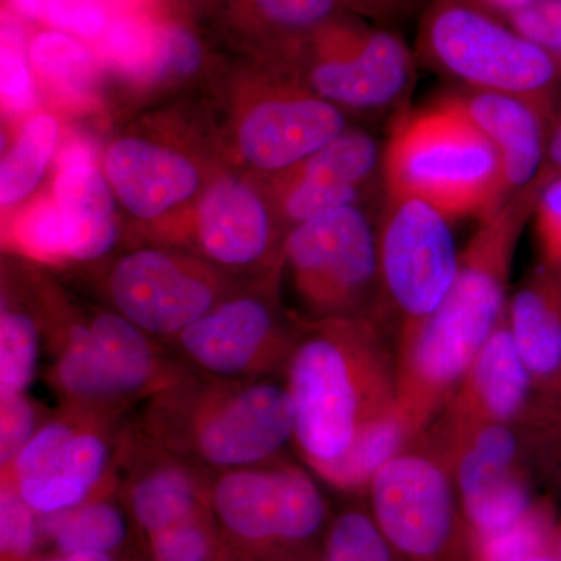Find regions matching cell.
I'll return each instance as SVG.
<instances>
[{"label": "cell", "instance_id": "cell-50", "mask_svg": "<svg viewBox=\"0 0 561 561\" xmlns=\"http://www.w3.org/2000/svg\"><path fill=\"white\" fill-rule=\"evenodd\" d=\"M560 459H559V468H560V478H561V445H560Z\"/></svg>", "mask_w": 561, "mask_h": 561}, {"label": "cell", "instance_id": "cell-26", "mask_svg": "<svg viewBox=\"0 0 561 561\" xmlns=\"http://www.w3.org/2000/svg\"><path fill=\"white\" fill-rule=\"evenodd\" d=\"M39 530L62 556L111 553L127 538V519L113 501L99 494L69 511L39 516Z\"/></svg>", "mask_w": 561, "mask_h": 561}, {"label": "cell", "instance_id": "cell-38", "mask_svg": "<svg viewBox=\"0 0 561 561\" xmlns=\"http://www.w3.org/2000/svg\"><path fill=\"white\" fill-rule=\"evenodd\" d=\"M511 27L540 46L561 66V0H535L508 14Z\"/></svg>", "mask_w": 561, "mask_h": 561}, {"label": "cell", "instance_id": "cell-51", "mask_svg": "<svg viewBox=\"0 0 561 561\" xmlns=\"http://www.w3.org/2000/svg\"><path fill=\"white\" fill-rule=\"evenodd\" d=\"M557 110H560V111H561V92H560L559 105H557Z\"/></svg>", "mask_w": 561, "mask_h": 561}, {"label": "cell", "instance_id": "cell-11", "mask_svg": "<svg viewBox=\"0 0 561 561\" xmlns=\"http://www.w3.org/2000/svg\"><path fill=\"white\" fill-rule=\"evenodd\" d=\"M108 421L69 408L41 424L13 463L2 471V479H10L39 516L66 512L99 496L113 461L106 434Z\"/></svg>", "mask_w": 561, "mask_h": 561}, {"label": "cell", "instance_id": "cell-9", "mask_svg": "<svg viewBox=\"0 0 561 561\" xmlns=\"http://www.w3.org/2000/svg\"><path fill=\"white\" fill-rule=\"evenodd\" d=\"M209 507L232 540L256 551L306 549L330 524L316 476L279 459L219 472Z\"/></svg>", "mask_w": 561, "mask_h": 561}, {"label": "cell", "instance_id": "cell-31", "mask_svg": "<svg viewBox=\"0 0 561 561\" xmlns=\"http://www.w3.org/2000/svg\"><path fill=\"white\" fill-rule=\"evenodd\" d=\"M320 561H401L368 507H348L328 524Z\"/></svg>", "mask_w": 561, "mask_h": 561}, {"label": "cell", "instance_id": "cell-10", "mask_svg": "<svg viewBox=\"0 0 561 561\" xmlns=\"http://www.w3.org/2000/svg\"><path fill=\"white\" fill-rule=\"evenodd\" d=\"M427 437L448 457L471 549L523 523L540 507L527 467L534 432L489 423L446 440Z\"/></svg>", "mask_w": 561, "mask_h": 561}, {"label": "cell", "instance_id": "cell-45", "mask_svg": "<svg viewBox=\"0 0 561 561\" xmlns=\"http://www.w3.org/2000/svg\"><path fill=\"white\" fill-rule=\"evenodd\" d=\"M561 179V111L553 114L546 144L545 164L538 176L537 186L545 190L552 181Z\"/></svg>", "mask_w": 561, "mask_h": 561}, {"label": "cell", "instance_id": "cell-5", "mask_svg": "<svg viewBox=\"0 0 561 561\" xmlns=\"http://www.w3.org/2000/svg\"><path fill=\"white\" fill-rule=\"evenodd\" d=\"M420 50L432 68L467 90L516 95L557 111L559 61L470 0H431Z\"/></svg>", "mask_w": 561, "mask_h": 561}, {"label": "cell", "instance_id": "cell-2", "mask_svg": "<svg viewBox=\"0 0 561 561\" xmlns=\"http://www.w3.org/2000/svg\"><path fill=\"white\" fill-rule=\"evenodd\" d=\"M295 445L309 470L341 459L400 405L397 341L375 319L298 321L286 365Z\"/></svg>", "mask_w": 561, "mask_h": 561}, {"label": "cell", "instance_id": "cell-36", "mask_svg": "<svg viewBox=\"0 0 561 561\" xmlns=\"http://www.w3.org/2000/svg\"><path fill=\"white\" fill-rule=\"evenodd\" d=\"M0 91L11 111H27L35 102V91L22 47L21 33L13 22H3L0 47Z\"/></svg>", "mask_w": 561, "mask_h": 561}, {"label": "cell", "instance_id": "cell-14", "mask_svg": "<svg viewBox=\"0 0 561 561\" xmlns=\"http://www.w3.org/2000/svg\"><path fill=\"white\" fill-rule=\"evenodd\" d=\"M560 421L561 411L542 398L524 365L505 313L426 432L446 440L481 424L500 423L537 434L552 430Z\"/></svg>", "mask_w": 561, "mask_h": 561}, {"label": "cell", "instance_id": "cell-8", "mask_svg": "<svg viewBox=\"0 0 561 561\" xmlns=\"http://www.w3.org/2000/svg\"><path fill=\"white\" fill-rule=\"evenodd\" d=\"M381 323L398 343L437 311L460 267L448 217L430 203L383 191L376 221Z\"/></svg>", "mask_w": 561, "mask_h": 561}, {"label": "cell", "instance_id": "cell-3", "mask_svg": "<svg viewBox=\"0 0 561 561\" xmlns=\"http://www.w3.org/2000/svg\"><path fill=\"white\" fill-rule=\"evenodd\" d=\"M149 400L140 437L202 471L268 463L295 443L289 390L271 378L210 381L190 373Z\"/></svg>", "mask_w": 561, "mask_h": 561}, {"label": "cell", "instance_id": "cell-24", "mask_svg": "<svg viewBox=\"0 0 561 561\" xmlns=\"http://www.w3.org/2000/svg\"><path fill=\"white\" fill-rule=\"evenodd\" d=\"M50 376L70 409L111 419L130 404L111 376L90 323L73 321L62 331Z\"/></svg>", "mask_w": 561, "mask_h": 561}, {"label": "cell", "instance_id": "cell-27", "mask_svg": "<svg viewBox=\"0 0 561 561\" xmlns=\"http://www.w3.org/2000/svg\"><path fill=\"white\" fill-rule=\"evenodd\" d=\"M294 169L308 179L376 190L378 175L383 176V147L370 133L345 130Z\"/></svg>", "mask_w": 561, "mask_h": 561}, {"label": "cell", "instance_id": "cell-13", "mask_svg": "<svg viewBox=\"0 0 561 561\" xmlns=\"http://www.w3.org/2000/svg\"><path fill=\"white\" fill-rule=\"evenodd\" d=\"M306 80L312 94L337 108L397 119L408 111L415 58L390 27L353 28L321 44Z\"/></svg>", "mask_w": 561, "mask_h": 561}, {"label": "cell", "instance_id": "cell-6", "mask_svg": "<svg viewBox=\"0 0 561 561\" xmlns=\"http://www.w3.org/2000/svg\"><path fill=\"white\" fill-rule=\"evenodd\" d=\"M280 262L300 302L297 321H381L382 291L376 225L360 205L291 227Z\"/></svg>", "mask_w": 561, "mask_h": 561}, {"label": "cell", "instance_id": "cell-17", "mask_svg": "<svg viewBox=\"0 0 561 561\" xmlns=\"http://www.w3.org/2000/svg\"><path fill=\"white\" fill-rule=\"evenodd\" d=\"M446 98L496 149L507 201L537 186L556 111L501 92L465 90Z\"/></svg>", "mask_w": 561, "mask_h": 561}, {"label": "cell", "instance_id": "cell-35", "mask_svg": "<svg viewBox=\"0 0 561 561\" xmlns=\"http://www.w3.org/2000/svg\"><path fill=\"white\" fill-rule=\"evenodd\" d=\"M22 249L43 261H68L65 221L57 203L46 202L25 214L18 227Z\"/></svg>", "mask_w": 561, "mask_h": 561}, {"label": "cell", "instance_id": "cell-7", "mask_svg": "<svg viewBox=\"0 0 561 561\" xmlns=\"http://www.w3.org/2000/svg\"><path fill=\"white\" fill-rule=\"evenodd\" d=\"M365 494L401 561L470 560V531L448 457L426 434L383 465Z\"/></svg>", "mask_w": 561, "mask_h": 561}, {"label": "cell", "instance_id": "cell-32", "mask_svg": "<svg viewBox=\"0 0 561 561\" xmlns=\"http://www.w3.org/2000/svg\"><path fill=\"white\" fill-rule=\"evenodd\" d=\"M373 191L376 190L342 186V184L308 179L294 171L287 180L286 190L280 197V206H283L284 216L295 227L302 221L316 219L321 214L345 208V206L360 205L362 198L370 197Z\"/></svg>", "mask_w": 561, "mask_h": 561}, {"label": "cell", "instance_id": "cell-20", "mask_svg": "<svg viewBox=\"0 0 561 561\" xmlns=\"http://www.w3.org/2000/svg\"><path fill=\"white\" fill-rule=\"evenodd\" d=\"M55 203L65 221L68 261H98L119 238L114 192L84 144L66 147L54 186Z\"/></svg>", "mask_w": 561, "mask_h": 561}, {"label": "cell", "instance_id": "cell-29", "mask_svg": "<svg viewBox=\"0 0 561 561\" xmlns=\"http://www.w3.org/2000/svg\"><path fill=\"white\" fill-rule=\"evenodd\" d=\"M31 61L51 87L73 99H83L94 87V60L80 41L62 32H43L32 41Z\"/></svg>", "mask_w": 561, "mask_h": 561}, {"label": "cell", "instance_id": "cell-44", "mask_svg": "<svg viewBox=\"0 0 561 561\" xmlns=\"http://www.w3.org/2000/svg\"><path fill=\"white\" fill-rule=\"evenodd\" d=\"M368 16L381 22L383 27H391L398 22L409 20L416 11L427 9L431 0H353Z\"/></svg>", "mask_w": 561, "mask_h": 561}, {"label": "cell", "instance_id": "cell-19", "mask_svg": "<svg viewBox=\"0 0 561 561\" xmlns=\"http://www.w3.org/2000/svg\"><path fill=\"white\" fill-rule=\"evenodd\" d=\"M507 324L535 386L561 411V271L541 264L508 298Z\"/></svg>", "mask_w": 561, "mask_h": 561}, {"label": "cell", "instance_id": "cell-43", "mask_svg": "<svg viewBox=\"0 0 561 561\" xmlns=\"http://www.w3.org/2000/svg\"><path fill=\"white\" fill-rule=\"evenodd\" d=\"M110 49L116 60L127 68L139 69L151 58L146 33L133 24L114 25L110 33Z\"/></svg>", "mask_w": 561, "mask_h": 561}, {"label": "cell", "instance_id": "cell-49", "mask_svg": "<svg viewBox=\"0 0 561 561\" xmlns=\"http://www.w3.org/2000/svg\"><path fill=\"white\" fill-rule=\"evenodd\" d=\"M557 560L561 561V534L559 537V540H557V553H556Z\"/></svg>", "mask_w": 561, "mask_h": 561}, {"label": "cell", "instance_id": "cell-48", "mask_svg": "<svg viewBox=\"0 0 561 561\" xmlns=\"http://www.w3.org/2000/svg\"><path fill=\"white\" fill-rule=\"evenodd\" d=\"M496 561H559L557 557L549 556L548 552L538 553V556L518 557V559H505Z\"/></svg>", "mask_w": 561, "mask_h": 561}, {"label": "cell", "instance_id": "cell-4", "mask_svg": "<svg viewBox=\"0 0 561 561\" xmlns=\"http://www.w3.org/2000/svg\"><path fill=\"white\" fill-rule=\"evenodd\" d=\"M383 186L430 203L449 220L485 217L507 201L496 149L446 95L394 119L383 146Z\"/></svg>", "mask_w": 561, "mask_h": 561}, {"label": "cell", "instance_id": "cell-28", "mask_svg": "<svg viewBox=\"0 0 561 561\" xmlns=\"http://www.w3.org/2000/svg\"><path fill=\"white\" fill-rule=\"evenodd\" d=\"M58 133L57 121L49 114H38L25 124L0 164L2 206L18 205L36 190L54 157Z\"/></svg>", "mask_w": 561, "mask_h": 561}, {"label": "cell", "instance_id": "cell-1", "mask_svg": "<svg viewBox=\"0 0 561 561\" xmlns=\"http://www.w3.org/2000/svg\"><path fill=\"white\" fill-rule=\"evenodd\" d=\"M540 194L530 187L482 217L445 300L398 343V397L420 434L440 415L507 313L513 253Z\"/></svg>", "mask_w": 561, "mask_h": 561}, {"label": "cell", "instance_id": "cell-21", "mask_svg": "<svg viewBox=\"0 0 561 561\" xmlns=\"http://www.w3.org/2000/svg\"><path fill=\"white\" fill-rule=\"evenodd\" d=\"M197 238L205 256L228 268L253 267L271 254L273 228L264 202L231 179L209 187L198 208Z\"/></svg>", "mask_w": 561, "mask_h": 561}, {"label": "cell", "instance_id": "cell-12", "mask_svg": "<svg viewBox=\"0 0 561 561\" xmlns=\"http://www.w3.org/2000/svg\"><path fill=\"white\" fill-rule=\"evenodd\" d=\"M298 321L287 327L261 295L219 301L173 343L179 364L210 381H253L284 370Z\"/></svg>", "mask_w": 561, "mask_h": 561}, {"label": "cell", "instance_id": "cell-34", "mask_svg": "<svg viewBox=\"0 0 561 561\" xmlns=\"http://www.w3.org/2000/svg\"><path fill=\"white\" fill-rule=\"evenodd\" d=\"M208 513L184 519L149 535L153 559L158 561H213L217 541L206 519Z\"/></svg>", "mask_w": 561, "mask_h": 561}, {"label": "cell", "instance_id": "cell-30", "mask_svg": "<svg viewBox=\"0 0 561 561\" xmlns=\"http://www.w3.org/2000/svg\"><path fill=\"white\" fill-rule=\"evenodd\" d=\"M43 334L21 309L3 306L0 313V394L27 393L38 373Z\"/></svg>", "mask_w": 561, "mask_h": 561}, {"label": "cell", "instance_id": "cell-47", "mask_svg": "<svg viewBox=\"0 0 561 561\" xmlns=\"http://www.w3.org/2000/svg\"><path fill=\"white\" fill-rule=\"evenodd\" d=\"M41 561H114L111 553L106 552H80V553H68V556L50 557V559Z\"/></svg>", "mask_w": 561, "mask_h": 561}, {"label": "cell", "instance_id": "cell-22", "mask_svg": "<svg viewBox=\"0 0 561 561\" xmlns=\"http://www.w3.org/2000/svg\"><path fill=\"white\" fill-rule=\"evenodd\" d=\"M140 443L146 451L128 474L127 502L147 537L210 512L205 471L144 437Z\"/></svg>", "mask_w": 561, "mask_h": 561}, {"label": "cell", "instance_id": "cell-18", "mask_svg": "<svg viewBox=\"0 0 561 561\" xmlns=\"http://www.w3.org/2000/svg\"><path fill=\"white\" fill-rule=\"evenodd\" d=\"M105 176L122 206L142 220L157 219L186 202L201 186V175L191 160L139 138L111 144Z\"/></svg>", "mask_w": 561, "mask_h": 561}, {"label": "cell", "instance_id": "cell-23", "mask_svg": "<svg viewBox=\"0 0 561 561\" xmlns=\"http://www.w3.org/2000/svg\"><path fill=\"white\" fill-rule=\"evenodd\" d=\"M88 323L111 376L128 402L149 400L190 375L179 362L165 359L154 339L121 313H98Z\"/></svg>", "mask_w": 561, "mask_h": 561}, {"label": "cell", "instance_id": "cell-42", "mask_svg": "<svg viewBox=\"0 0 561 561\" xmlns=\"http://www.w3.org/2000/svg\"><path fill=\"white\" fill-rule=\"evenodd\" d=\"M44 18L55 27L80 36H98L106 25L105 13L91 0H47Z\"/></svg>", "mask_w": 561, "mask_h": 561}, {"label": "cell", "instance_id": "cell-52", "mask_svg": "<svg viewBox=\"0 0 561 561\" xmlns=\"http://www.w3.org/2000/svg\"><path fill=\"white\" fill-rule=\"evenodd\" d=\"M140 561H158V560H154V559H153V560H140Z\"/></svg>", "mask_w": 561, "mask_h": 561}, {"label": "cell", "instance_id": "cell-16", "mask_svg": "<svg viewBox=\"0 0 561 561\" xmlns=\"http://www.w3.org/2000/svg\"><path fill=\"white\" fill-rule=\"evenodd\" d=\"M345 130V116L337 106L311 91H284L245 114L239 149L260 171H290Z\"/></svg>", "mask_w": 561, "mask_h": 561}, {"label": "cell", "instance_id": "cell-37", "mask_svg": "<svg viewBox=\"0 0 561 561\" xmlns=\"http://www.w3.org/2000/svg\"><path fill=\"white\" fill-rule=\"evenodd\" d=\"M35 402L24 394H0V465L9 468L41 427Z\"/></svg>", "mask_w": 561, "mask_h": 561}, {"label": "cell", "instance_id": "cell-33", "mask_svg": "<svg viewBox=\"0 0 561 561\" xmlns=\"http://www.w3.org/2000/svg\"><path fill=\"white\" fill-rule=\"evenodd\" d=\"M41 535L39 515L10 479L0 493V552L2 561H31Z\"/></svg>", "mask_w": 561, "mask_h": 561}, {"label": "cell", "instance_id": "cell-25", "mask_svg": "<svg viewBox=\"0 0 561 561\" xmlns=\"http://www.w3.org/2000/svg\"><path fill=\"white\" fill-rule=\"evenodd\" d=\"M411 416L397 409L373 421L341 459L312 471L320 481L345 493H365L376 472L420 437Z\"/></svg>", "mask_w": 561, "mask_h": 561}, {"label": "cell", "instance_id": "cell-39", "mask_svg": "<svg viewBox=\"0 0 561 561\" xmlns=\"http://www.w3.org/2000/svg\"><path fill=\"white\" fill-rule=\"evenodd\" d=\"M265 18L287 31H309L324 24L337 0H254Z\"/></svg>", "mask_w": 561, "mask_h": 561}, {"label": "cell", "instance_id": "cell-15", "mask_svg": "<svg viewBox=\"0 0 561 561\" xmlns=\"http://www.w3.org/2000/svg\"><path fill=\"white\" fill-rule=\"evenodd\" d=\"M108 291L117 313L154 341H175L219 302L205 268L157 249L122 256L111 268Z\"/></svg>", "mask_w": 561, "mask_h": 561}, {"label": "cell", "instance_id": "cell-46", "mask_svg": "<svg viewBox=\"0 0 561 561\" xmlns=\"http://www.w3.org/2000/svg\"><path fill=\"white\" fill-rule=\"evenodd\" d=\"M14 7L27 18L44 16L47 0H13Z\"/></svg>", "mask_w": 561, "mask_h": 561}, {"label": "cell", "instance_id": "cell-40", "mask_svg": "<svg viewBox=\"0 0 561 561\" xmlns=\"http://www.w3.org/2000/svg\"><path fill=\"white\" fill-rule=\"evenodd\" d=\"M534 213L542 264L561 271V179L541 191Z\"/></svg>", "mask_w": 561, "mask_h": 561}, {"label": "cell", "instance_id": "cell-41", "mask_svg": "<svg viewBox=\"0 0 561 561\" xmlns=\"http://www.w3.org/2000/svg\"><path fill=\"white\" fill-rule=\"evenodd\" d=\"M202 62V47L192 33L171 28L157 50L154 73L158 77H186L194 73Z\"/></svg>", "mask_w": 561, "mask_h": 561}]
</instances>
